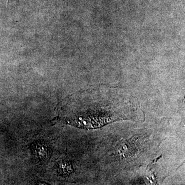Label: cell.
<instances>
[{"mask_svg": "<svg viewBox=\"0 0 185 185\" xmlns=\"http://www.w3.org/2000/svg\"><path fill=\"white\" fill-rule=\"evenodd\" d=\"M60 169L64 173H68L72 170L70 165L67 162H62L60 165Z\"/></svg>", "mask_w": 185, "mask_h": 185, "instance_id": "obj_1", "label": "cell"}]
</instances>
